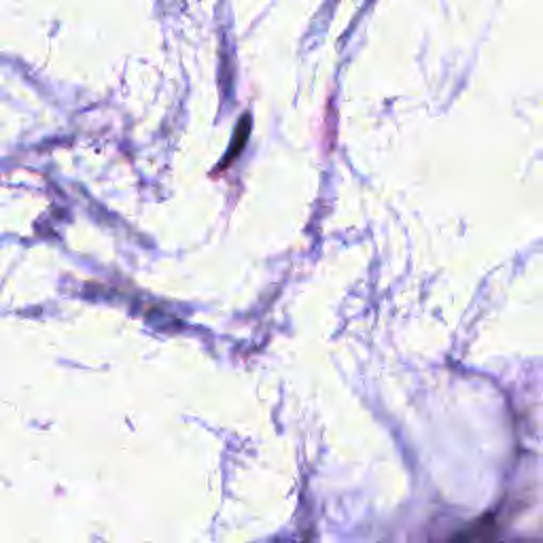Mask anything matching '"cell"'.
<instances>
[{"instance_id": "cell-1", "label": "cell", "mask_w": 543, "mask_h": 543, "mask_svg": "<svg viewBox=\"0 0 543 543\" xmlns=\"http://www.w3.org/2000/svg\"><path fill=\"white\" fill-rule=\"evenodd\" d=\"M249 128H251V117H249V115H244V117H242V121H240V126H238V130H236V140H234V147H232L230 151H227V162H230V160H234V157L238 155L240 147L244 145V140H247V136H249Z\"/></svg>"}]
</instances>
